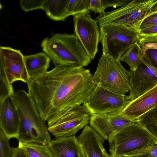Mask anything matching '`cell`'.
<instances>
[{"label":"cell","instance_id":"11","mask_svg":"<svg viewBox=\"0 0 157 157\" xmlns=\"http://www.w3.org/2000/svg\"><path fill=\"white\" fill-rule=\"evenodd\" d=\"M131 100L137 98L157 85V67L143 56L137 69L129 71Z\"/></svg>","mask_w":157,"mask_h":157},{"label":"cell","instance_id":"36","mask_svg":"<svg viewBox=\"0 0 157 157\" xmlns=\"http://www.w3.org/2000/svg\"><path fill=\"white\" fill-rule=\"evenodd\" d=\"M156 13H157V3L153 6L149 10L147 15L146 17Z\"/></svg>","mask_w":157,"mask_h":157},{"label":"cell","instance_id":"35","mask_svg":"<svg viewBox=\"0 0 157 157\" xmlns=\"http://www.w3.org/2000/svg\"><path fill=\"white\" fill-rule=\"evenodd\" d=\"M113 157H153L148 153H139Z\"/></svg>","mask_w":157,"mask_h":157},{"label":"cell","instance_id":"16","mask_svg":"<svg viewBox=\"0 0 157 157\" xmlns=\"http://www.w3.org/2000/svg\"><path fill=\"white\" fill-rule=\"evenodd\" d=\"M157 105V85L137 98L131 100L121 113L130 119L136 120Z\"/></svg>","mask_w":157,"mask_h":157},{"label":"cell","instance_id":"23","mask_svg":"<svg viewBox=\"0 0 157 157\" xmlns=\"http://www.w3.org/2000/svg\"><path fill=\"white\" fill-rule=\"evenodd\" d=\"M90 0H70L67 13L69 16L82 13H90Z\"/></svg>","mask_w":157,"mask_h":157},{"label":"cell","instance_id":"28","mask_svg":"<svg viewBox=\"0 0 157 157\" xmlns=\"http://www.w3.org/2000/svg\"><path fill=\"white\" fill-rule=\"evenodd\" d=\"M131 0H101L104 9L107 8L113 7H123L127 5Z\"/></svg>","mask_w":157,"mask_h":157},{"label":"cell","instance_id":"19","mask_svg":"<svg viewBox=\"0 0 157 157\" xmlns=\"http://www.w3.org/2000/svg\"><path fill=\"white\" fill-rule=\"evenodd\" d=\"M70 0H45L42 9L50 19L64 21L69 16L67 10Z\"/></svg>","mask_w":157,"mask_h":157},{"label":"cell","instance_id":"10","mask_svg":"<svg viewBox=\"0 0 157 157\" xmlns=\"http://www.w3.org/2000/svg\"><path fill=\"white\" fill-rule=\"evenodd\" d=\"M74 33L88 56L92 60L98 51L100 31L97 20L92 19L89 13L73 16Z\"/></svg>","mask_w":157,"mask_h":157},{"label":"cell","instance_id":"4","mask_svg":"<svg viewBox=\"0 0 157 157\" xmlns=\"http://www.w3.org/2000/svg\"><path fill=\"white\" fill-rule=\"evenodd\" d=\"M93 79L97 85L116 93L125 95L130 90L129 71L120 61L104 53L99 60Z\"/></svg>","mask_w":157,"mask_h":157},{"label":"cell","instance_id":"12","mask_svg":"<svg viewBox=\"0 0 157 157\" xmlns=\"http://www.w3.org/2000/svg\"><path fill=\"white\" fill-rule=\"evenodd\" d=\"M0 65L11 84L17 81L26 83L29 82L24 56L20 50L9 47L0 46Z\"/></svg>","mask_w":157,"mask_h":157},{"label":"cell","instance_id":"32","mask_svg":"<svg viewBox=\"0 0 157 157\" xmlns=\"http://www.w3.org/2000/svg\"><path fill=\"white\" fill-rule=\"evenodd\" d=\"M157 24V15H151L145 18L142 22L140 29L143 27Z\"/></svg>","mask_w":157,"mask_h":157},{"label":"cell","instance_id":"29","mask_svg":"<svg viewBox=\"0 0 157 157\" xmlns=\"http://www.w3.org/2000/svg\"><path fill=\"white\" fill-rule=\"evenodd\" d=\"M139 153H148L153 157H157V144L147 146L130 154Z\"/></svg>","mask_w":157,"mask_h":157},{"label":"cell","instance_id":"13","mask_svg":"<svg viewBox=\"0 0 157 157\" xmlns=\"http://www.w3.org/2000/svg\"><path fill=\"white\" fill-rule=\"evenodd\" d=\"M135 122L136 120L130 119L121 113L91 115L89 124L105 140H108L113 134Z\"/></svg>","mask_w":157,"mask_h":157},{"label":"cell","instance_id":"30","mask_svg":"<svg viewBox=\"0 0 157 157\" xmlns=\"http://www.w3.org/2000/svg\"><path fill=\"white\" fill-rule=\"evenodd\" d=\"M139 32L140 36L157 35V24L141 28Z\"/></svg>","mask_w":157,"mask_h":157},{"label":"cell","instance_id":"1","mask_svg":"<svg viewBox=\"0 0 157 157\" xmlns=\"http://www.w3.org/2000/svg\"><path fill=\"white\" fill-rule=\"evenodd\" d=\"M93 76L82 67L56 64L27 83L28 93L42 119L48 121L86 101L97 86Z\"/></svg>","mask_w":157,"mask_h":157},{"label":"cell","instance_id":"9","mask_svg":"<svg viewBox=\"0 0 157 157\" xmlns=\"http://www.w3.org/2000/svg\"><path fill=\"white\" fill-rule=\"evenodd\" d=\"M131 101L128 95L116 93L96 86L82 105L90 115L120 113Z\"/></svg>","mask_w":157,"mask_h":157},{"label":"cell","instance_id":"5","mask_svg":"<svg viewBox=\"0 0 157 157\" xmlns=\"http://www.w3.org/2000/svg\"><path fill=\"white\" fill-rule=\"evenodd\" d=\"M108 141L112 157L130 154L147 146L157 144L155 138L136 121L113 134Z\"/></svg>","mask_w":157,"mask_h":157},{"label":"cell","instance_id":"20","mask_svg":"<svg viewBox=\"0 0 157 157\" xmlns=\"http://www.w3.org/2000/svg\"><path fill=\"white\" fill-rule=\"evenodd\" d=\"M156 140L157 142V105L136 120Z\"/></svg>","mask_w":157,"mask_h":157},{"label":"cell","instance_id":"3","mask_svg":"<svg viewBox=\"0 0 157 157\" xmlns=\"http://www.w3.org/2000/svg\"><path fill=\"white\" fill-rule=\"evenodd\" d=\"M43 51L54 64L87 66L92 59L74 34L57 33L42 41Z\"/></svg>","mask_w":157,"mask_h":157},{"label":"cell","instance_id":"2","mask_svg":"<svg viewBox=\"0 0 157 157\" xmlns=\"http://www.w3.org/2000/svg\"><path fill=\"white\" fill-rule=\"evenodd\" d=\"M13 98L20 117L18 142L48 145L51 140L48 128L28 93L19 90Z\"/></svg>","mask_w":157,"mask_h":157},{"label":"cell","instance_id":"15","mask_svg":"<svg viewBox=\"0 0 157 157\" xmlns=\"http://www.w3.org/2000/svg\"><path fill=\"white\" fill-rule=\"evenodd\" d=\"M84 157H112L104 146L105 139L87 125L77 137Z\"/></svg>","mask_w":157,"mask_h":157},{"label":"cell","instance_id":"25","mask_svg":"<svg viewBox=\"0 0 157 157\" xmlns=\"http://www.w3.org/2000/svg\"><path fill=\"white\" fill-rule=\"evenodd\" d=\"M138 43L144 51L157 49V35L141 36Z\"/></svg>","mask_w":157,"mask_h":157},{"label":"cell","instance_id":"27","mask_svg":"<svg viewBox=\"0 0 157 157\" xmlns=\"http://www.w3.org/2000/svg\"><path fill=\"white\" fill-rule=\"evenodd\" d=\"M45 0H21L20 1L21 8L25 12L42 9Z\"/></svg>","mask_w":157,"mask_h":157},{"label":"cell","instance_id":"22","mask_svg":"<svg viewBox=\"0 0 157 157\" xmlns=\"http://www.w3.org/2000/svg\"><path fill=\"white\" fill-rule=\"evenodd\" d=\"M28 157H54L48 145L19 142L18 147Z\"/></svg>","mask_w":157,"mask_h":157},{"label":"cell","instance_id":"33","mask_svg":"<svg viewBox=\"0 0 157 157\" xmlns=\"http://www.w3.org/2000/svg\"><path fill=\"white\" fill-rule=\"evenodd\" d=\"M144 52L152 64L157 67V49H149Z\"/></svg>","mask_w":157,"mask_h":157},{"label":"cell","instance_id":"37","mask_svg":"<svg viewBox=\"0 0 157 157\" xmlns=\"http://www.w3.org/2000/svg\"><path fill=\"white\" fill-rule=\"evenodd\" d=\"M154 14H155V15H157V13H155Z\"/></svg>","mask_w":157,"mask_h":157},{"label":"cell","instance_id":"21","mask_svg":"<svg viewBox=\"0 0 157 157\" xmlns=\"http://www.w3.org/2000/svg\"><path fill=\"white\" fill-rule=\"evenodd\" d=\"M144 51L136 42L131 46L122 55L119 60L126 62L131 71L136 70L143 57Z\"/></svg>","mask_w":157,"mask_h":157},{"label":"cell","instance_id":"8","mask_svg":"<svg viewBox=\"0 0 157 157\" xmlns=\"http://www.w3.org/2000/svg\"><path fill=\"white\" fill-rule=\"evenodd\" d=\"M90 117L83 105H78L48 121V129L55 137L75 136L89 123Z\"/></svg>","mask_w":157,"mask_h":157},{"label":"cell","instance_id":"18","mask_svg":"<svg viewBox=\"0 0 157 157\" xmlns=\"http://www.w3.org/2000/svg\"><path fill=\"white\" fill-rule=\"evenodd\" d=\"M24 60L29 81L47 72L51 61L44 52L24 56Z\"/></svg>","mask_w":157,"mask_h":157},{"label":"cell","instance_id":"26","mask_svg":"<svg viewBox=\"0 0 157 157\" xmlns=\"http://www.w3.org/2000/svg\"><path fill=\"white\" fill-rule=\"evenodd\" d=\"M8 138L0 129V157H10L12 147Z\"/></svg>","mask_w":157,"mask_h":157},{"label":"cell","instance_id":"7","mask_svg":"<svg viewBox=\"0 0 157 157\" xmlns=\"http://www.w3.org/2000/svg\"><path fill=\"white\" fill-rule=\"evenodd\" d=\"M103 53L117 60L132 45L138 42L139 32L128 26L117 25L100 27Z\"/></svg>","mask_w":157,"mask_h":157},{"label":"cell","instance_id":"31","mask_svg":"<svg viewBox=\"0 0 157 157\" xmlns=\"http://www.w3.org/2000/svg\"><path fill=\"white\" fill-rule=\"evenodd\" d=\"M90 9L95 13H98L99 14L105 13L101 0H90Z\"/></svg>","mask_w":157,"mask_h":157},{"label":"cell","instance_id":"24","mask_svg":"<svg viewBox=\"0 0 157 157\" xmlns=\"http://www.w3.org/2000/svg\"><path fill=\"white\" fill-rule=\"evenodd\" d=\"M12 85L9 82L4 70L0 65V102L7 97L13 96Z\"/></svg>","mask_w":157,"mask_h":157},{"label":"cell","instance_id":"34","mask_svg":"<svg viewBox=\"0 0 157 157\" xmlns=\"http://www.w3.org/2000/svg\"><path fill=\"white\" fill-rule=\"evenodd\" d=\"M10 157H28L25 152L18 147H12Z\"/></svg>","mask_w":157,"mask_h":157},{"label":"cell","instance_id":"14","mask_svg":"<svg viewBox=\"0 0 157 157\" xmlns=\"http://www.w3.org/2000/svg\"><path fill=\"white\" fill-rule=\"evenodd\" d=\"M20 122L13 96H10L0 102V129L9 139H17Z\"/></svg>","mask_w":157,"mask_h":157},{"label":"cell","instance_id":"6","mask_svg":"<svg viewBox=\"0 0 157 157\" xmlns=\"http://www.w3.org/2000/svg\"><path fill=\"white\" fill-rule=\"evenodd\" d=\"M157 3V0H131L123 7L99 14L95 20L100 27L123 25L139 32L149 10Z\"/></svg>","mask_w":157,"mask_h":157},{"label":"cell","instance_id":"17","mask_svg":"<svg viewBox=\"0 0 157 157\" xmlns=\"http://www.w3.org/2000/svg\"><path fill=\"white\" fill-rule=\"evenodd\" d=\"M48 145L54 157H84L75 136L55 137Z\"/></svg>","mask_w":157,"mask_h":157}]
</instances>
